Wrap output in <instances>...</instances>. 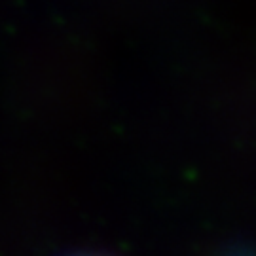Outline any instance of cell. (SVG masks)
<instances>
[{
  "label": "cell",
  "instance_id": "obj_1",
  "mask_svg": "<svg viewBox=\"0 0 256 256\" xmlns=\"http://www.w3.org/2000/svg\"><path fill=\"white\" fill-rule=\"evenodd\" d=\"M78 256H99V254H78Z\"/></svg>",
  "mask_w": 256,
  "mask_h": 256
}]
</instances>
